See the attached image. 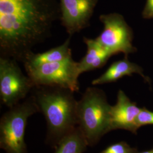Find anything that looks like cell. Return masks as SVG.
<instances>
[{"label": "cell", "mask_w": 153, "mask_h": 153, "mask_svg": "<svg viewBox=\"0 0 153 153\" xmlns=\"http://www.w3.org/2000/svg\"><path fill=\"white\" fill-rule=\"evenodd\" d=\"M60 19L57 0H0V57L23 62Z\"/></svg>", "instance_id": "obj_1"}, {"label": "cell", "mask_w": 153, "mask_h": 153, "mask_svg": "<svg viewBox=\"0 0 153 153\" xmlns=\"http://www.w3.org/2000/svg\"><path fill=\"white\" fill-rule=\"evenodd\" d=\"M31 93L47 122V142L55 149L77 126L78 100L74 92L60 86H38Z\"/></svg>", "instance_id": "obj_2"}, {"label": "cell", "mask_w": 153, "mask_h": 153, "mask_svg": "<svg viewBox=\"0 0 153 153\" xmlns=\"http://www.w3.org/2000/svg\"><path fill=\"white\" fill-rule=\"evenodd\" d=\"M111 107L105 94L98 88H87L78 100L77 126L88 146L95 145L104 134L111 131Z\"/></svg>", "instance_id": "obj_3"}, {"label": "cell", "mask_w": 153, "mask_h": 153, "mask_svg": "<svg viewBox=\"0 0 153 153\" xmlns=\"http://www.w3.org/2000/svg\"><path fill=\"white\" fill-rule=\"evenodd\" d=\"M32 94L4 113L0 119V148L6 153H28L25 140L28 119L39 112Z\"/></svg>", "instance_id": "obj_4"}, {"label": "cell", "mask_w": 153, "mask_h": 153, "mask_svg": "<svg viewBox=\"0 0 153 153\" xmlns=\"http://www.w3.org/2000/svg\"><path fill=\"white\" fill-rule=\"evenodd\" d=\"M35 86H55L67 88L73 92L79 90L81 75L78 62L72 57L64 60L44 64L25 69Z\"/></svg>", "instance_id": "obj_5"}, {"label": "cell", "mask_w": 153, "mask_h": 153, "mask_svg": "<svg viewBox=\"0 0 153 153\" xmlns=\"http://www.w3.org/2000/svg\"><path fill=\"white\" fill-rule=\"evenodd\" d=\"M33 88V81L23 73L17 61L0 57V97L2 104L10 108L26 98Z\"/></svg>", "instance_id": "obj_6"}, {"label": "cell", "mask_w": 153, "mask_h": 153, "mask_svg": "<svg viewBox=\"0 0 153 153\" xmlns=\"http://www.w3.org/2000/svg\"><path fill=\"white\" fill-rule=\"evenodd\" d=\"M99 19L104 27L95 40L103 48L112 55L123 53L126 57L135 52L131 29L123 16L111 13L101 15Z\"/></svg>", "instance_id": "obj_7"}, {"label": "cell", "mask_w": 153, "mask_h": 153, "mask_svg": "<svg viewBox=\"0 0 153 153\" xmlns=\"http://www.w3.org/2000/svg\"><path fill=\"white\" fill-rule=\"evenodd\" d=\"M98 0H60L61 23L71 37L90 26Z\"/></svg>", "instance_id": "obj_8"}, {"label": "cell", "mask_w": 153, "mask_h": 153, "mask_svg": "<svg viewBox=\"0 0 153 153\" xmlns=\"http://www.w3.org/2000/svg\"><path fill=\"white\" fill-rule=\"evenodd\" d=\"M141 109L120 90L117 93L116 103L111 106L110 109L111 130L124 129L136 134L138 129L136 121Z\"/></svg>", "instance_id": "obj_9"}, {"label": "cell", "mask_w": 153, "mask_h": 153, "mask_svg": "<svg viewBox=\"0 0 153 153\" xmlns=\"http://www.w3.org/2000/svg\"><path fill=\"white\" fill-rule=\"evenodd\" d=\"M87 51L84 57L78 62L80 74L103 67L112 56L103 48L95 39L83 37Z\"/></svg>", "instance_id": "obj_10"}, {"label": "cell", "mask_w": 153, "mask_h": 153, "mask_svg": "<svg viewBox=\"0 0 153 153\" xmlns=\"http://www.w3.org/2000/svg\"><path fill=\"white\" fill-rule=\"evenodd\" d=\"M71 39V37L69 36L63 44L41 53L31 52L27 56L23 62L25 69L35 67L44 64L61 61L71 57L72 53L70 47Z\"/></svg>", "instance_id": "obj_11"}, {"label": "cell", "mask_w": 153, "mask_h": 153, "mask_svg": "<svg viewBox=\"0 0 153 153\" xmlns=\"http://www.w3.org/2000/svg\"><path fill=\"white\" fill-rule=\"evenodd\" d=\"M133 73L140 74L144 77L141 68L128 60L126 56L123 60L115 61L112 64L103 74L94 79L91 84L99 85L115 82L123 76H131Z\"/></svg>", "instance_id": "obj_12"}, {"label": "cell", "mask_w": 153, "mask_h": 153, "mask_svg": "<svg viewBox=\"0 0 153 153\" xmlns=\"http://www.w3.org/2000/svg\"><path fill=\"white\" fill-rule=\"evenodd\" d=\"M88 146V143L82 131L76 126L61 139L55 148V153H83Z\"/></svg>", "instance_id": "obj_13"}, {"label": "cell", "mask_w": 153, "mask_h": 153, "mask_svg": "<svg viewBox=\"0 0 153 153\" xmlns=\"http://www.w3.org/2000/svg\"><path fill=\"white\" fill-rule=\"evenodd\" d=\"M136 148H131L126 142L116 143L110 145L100 153H138Z\"/></svg>", "instance_id": "obj_14"}, {"label": "cell", "mask_w": 153, "mask_h": 153, "mask_svg": "<svg viewBox=\"0 0 153 153\" xmlns=\"http://www.w3.org/2000/svg\"><path fill=\"white\" fill-rule=\"evenodd\" d=\"M136 124L138 129L142 126L153 124V112L143 108L137 116Z\"/></svg>", "instance_id": "obj_15"}, {"label": "cell", "mask_w": 153, "mask_h": 153, "mask_svg": "<svg viewBox=\"0 0 153 153\" xmlns=\"http://www.w3.org/2000/svg\"><path fill=\"white\" fill-rule=\"evenodd\" d=\"M145 13L148 17L152 16L153 13V0H148Z\"/></svg>", "instance_id": "obj_16"}, {"label": "cell", "mask_w": 153, "mask_h": 153, "mask_svg": "<svg viewBox=\"0 0 153 153\" xmlns=\"http://www.w3.org/2000/svg\"><path fill=\"white\" fill-rule=\"evenodd\" d=\"M153 153V148H152L151 150H149V151H146V152H140V153Z\"/></svg>", "instance_id": "obj_17"}, {"label": "cell", "mask_w": 153, "mask_h": 153, "mask_svg": "<svg viewBox=\"0 0 153 153\" xmlns=\"http://www.w3.org/2000/svg\"><path fill=\"white\" fill-rule=\"evenodd\" d=\"M152 16H153V14H152Z\"/></svg>", "instance_id": "obj_18"}]
</instances>
